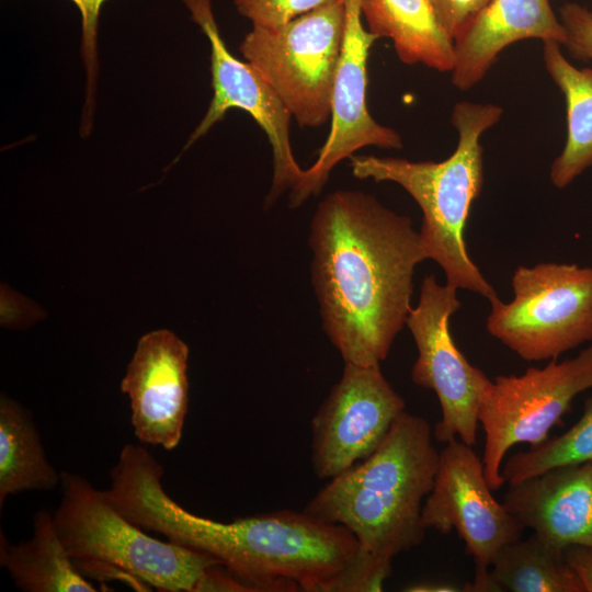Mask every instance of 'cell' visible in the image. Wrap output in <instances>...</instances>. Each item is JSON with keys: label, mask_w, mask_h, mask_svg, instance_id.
Returning <instances> with one entry per match:
<instances>
[{"label": "cell", "mask_w": 592, "mask_h": 592, "mask_svg": "<svg viewBox=\"0 0 592 592\" xmlns=\"http://www.w3.org/2000/svg\"><path fill=\"white\" fill-rule=\"evenodd\" d=\"M311 283L322 328L344 363L379 365L407 322L415 266L412 220L361 191L338 190L310 223Z\"/></svg>", "instance_id": "cell-1"}, {"label": "cell", "mask_w": 592, "mask_h": 592, "mask_svg": "<svg viewBox=\"0 0 592 592\" xmlns=\"http://www.w3.org/2000/svg\"><path fill=\"white\" fill-rule=\"evenodd\" d=\"M153 456L126 465L110 502L143 530L215 558L252 592H339L358 549L344 526L281 510L223 523L193 514L168 496Z\"/></svg>", "instance_id": "cell-2"}, {"label": "cell", "mask_w": 592, "mask_h": 592, "mask_svg": "<svg viewBox=\"0 0 592 592\" xmlns=\"http://www.w3.org/2000/svg\"><path fill=\"white\" fill-rule=\"evenodd\" d=\"M432 435L424 418L405 411L371 456L331 478L303 510L355 536L351 568L367 585L384 583L392 558L424 539L422 508L440 459Z\"/></svg>", "instance_id": "cell-3"}, {"label": "cell", "mask_w": 592, "mask_h": 592, "mask_svg": "<svg viewBox=\"0 0 592 592\" xmlns=\"http://www.w3.org/2000/svg\"><path fill=\"white\" fill-rule=\"evenodd\" d=\"M503 109L492 103L462 101L452 112L458 134L454 152L443 161H410L403 158L351 156L358 179L400 185L422 210L420 232L426 259L436 262L446 284L474 292L490 303L498 298L492 285L468 254L465 229L475 200L483 184L482 134L496 125Z\"/></svg>", "instance_id": "cell-4"}, {"label": "cell", "mask_w": 592, "mask_h": 592, "mask_svg": "<svg viewBox=\"0 0 592 592\" xmlns=\"http://www.w3.org/2000/svg\"><path fill=\"white\" fill-rule=\"evenodd\" d=\"M61 487L54 523L78 569L111 567L159 591L193 592L204 571L219 563L206 554L147 535L80 475L62 471Z\"/></svg>", "instance_id": "cell-5"}, {"label": "cell", "mask_w": 592, "mask_h": 592, "mask_svg": "<svg viewBox=\"0 0 592 592\" xmlns=\"http://www.w3.org/2000/svg\"><path fill=\"white\" fill-rule=\"evenodd\" d=\"M344 26V0H331L280 27H252L240 44L242 56L301 127L331 118Z\"/></svg>", "instance_id": "cell-6"}, {"label": "cell", "mask_w": 592, "mask_h": 592, "mask_svg": "<svg viewBox=\"0 0 592 592\" xmlns=\"http://www.w3.org/2000/svg\"><path fill=\"white\" fill-rule=\"evenodd\" d=\"M513 299L491 301L488 332L524 361L555 360L592 340V267L517 266Z\"/></svg>", "instance_id": "cell-7"}, {"label": "cell", "mask_w": 592, "mask_h": 592, "mask_svg": "<svg viewBox=\"0 0 592 592\" xmlns=\"http://www.w3.org/2000/svg\"><path fill=\"white\" fill-rule=\"evenodd\" d=\"M590 388L592 344L571 358H555L542 368L499 375L489 383L478 418L485 432V475L493 491L505 483L501 467L508 451L519 443L535 447L545 442L573 399Z\"/></svg>", "instance_id": "cell-8"}, {"label": "cell", "mask_w": 592, "mask_h": 592, "mask_svg": "<svg viewBox=\"0 0 592 592\" xmlns=\"http://www.w3.org/2000/svg\"><path fill=\"white\" fill-rule=\"evenodd\" d=\"M460 307L457 288L440 284L433 274L425 275L406 325L418 350L411 379L432 389L441 405L434 439L447 443L458 437L474 446L481 396L491 380L467 361L452 338L449 319Z\"/></svg>", "instance_id": "cell-9"}, {"label": "cell", "mask_w": 592, "mask_h": 592, "mask_svg": "<svg viewBox=\"0 0 592 592\" xmlns=\"http://www.w3.org/2000/svg\"><path fill=\"white\" fill-rule=\"evenodd\" d=\"M379 365L344 363L340 380L311 419V465L331 479L371 456L406 411Z\"/></svg>", "instance_id": "cell-10"}, {"label": "cell", "mask_w": 592, "mask_h": 592, "mask_svg": "<svg viewBox=\"0 0 592 592\" xmlns=\"http://www.w3.org/2000/svg\"><path fill=\"white\" fill-rule=\"evenodd\" d=\"M181 1L208 38L213 87L207 111L189 136L183 150L207 134L229 110L247 112L265 132L273 151V179L265 200V206L270 207L284 191L294 189L301 181L305 171L297 163L291 147L292 115L252 65L230 54L220 35L212 0Z\"/></svg>", "instance_id": "cell-11"}, {"label": "cell", "mask_w": 592, "mask_h": 592, "mask_svg": "<svg viewBox=\"0 0 592 592\" xmlns=\"http://www.w3.org/2000/svg\"><path fill=\"white\" fill-rule=\"evenodd\" d=\"M445 444L422 508V526L444 535L455 530L475 566L488 569L504 545L521 538L524 527L493 497L473 446L456 439Z\"/></svg>", "instance_id": "cell-12"}, {"label": "cell", "mask_w": 592, "mask_h": 592, "mask_svg": "<svg viewBox=\"0 0 592 592\" xmlns=\"http://www.w3.org/2000/svg\"><path fill=\"white\" fill-rule=\"evenodd\" d=\"M344 37L333 87L330 133L317 160L291 190L293 208L318 194L332 169L356 150L367 146L402 148L401 136L377 123L367 107V58L378 38L363 24L361 0H344Z\"/></svg>", "instance_id": "cell-13"}, {"label": "cell", "mask_w": 592, "mask_h": 592, "mask_svg": "<svg viewBox=\"0 0 592 592\" xmlns=\"http://www.w3.org/2000/svg\"><path fill=\"white\" fill-rule=\"evenodd\" d=\"M189 346L161 329L144 334L121 382L130 422L143 444L171 451L182 439L189 406Z\"/></svg>", "instance_id": "cell-14"}, {"label": "cell", "mask_w": 592, "mask_h": 592, "mask_svg": "<svg viewBox=\"0 0 592 592\" xmlns=\"http://www.w3.org/2000/svg\"><path fill=\"white\" fill-rule=\"evenodd\" d=\"M553 548L592 547V462L565 465L509 485L502 501Z\"/></svg>", "instance_id": "cell-15"}, {"label": "cell", "mask_w": 592, "mask_h": 592, "mask_svg": "<svg viewBox=\"0 0 592 592\" xmlns=\"http://www.w3.org/2000/svg\"><path fill=\"white\" fill-rule=\"evenodd\" d=\"M530 38L565 44V30L549 0H490L454 39L453 86L470 89L504 48Z\"/></svg>", "instance_id": "cell-16"}, {"label": "cell", "mask_w": 592, "mask_h": 592, "mask_svg": "<svg viewBox=\"0 0 592 592\" xmlns=\"http://www.w3.org/2000/svg\"><path fill=\"white\" fill-rule=\"evenodd\" d=\"M367 30L390 38L398 58L439 71L455 65L454 38L441 24L432 0H361Z\"/></svg>", "instance_id": "cell-17"}, {"label": "cell", "mask_w": 592, "mask_h": 592, "mask_svg": "<svg viewBox=\"0 0 592 592\" xmlns=\"http://www.w3.org/2000/svg\"><path fill=\"white\" fill-rule=\"evenodd\" d=\"M0 563L25 592H95L68 555L54 523L42 509L33 519V536L15 545L0 535Z\"/></svg>", "instance_id": "cell-18"}, {"label": "cell", "mask_w": 592, "mask_h": 592, "mask_svg": "<svg viewBox=\"0 0 592 592\" xmlns=\"http://www.w3.org/2000/svg\"><path fill=\"white\" fill-rule=\"evenodd\" d=\"M543 60L566 102L567 138L549 171L551 184L565 189L592 167V69L576 68L553 41L543 42Z\"/></svg>", "instance_id": "cell-19"}, {"label": "cell", "mask_w": 592, "mask_h": 592, "mask_svg": "<svg viewBox=\"0 0 592 592\" xmlns=\"http://www.w3.org/2000/svg\"><path fill=\"white\" fill-rule=\"evenodd\" d=\"M61 473L48 462L32 413L5 394L0 396V510L22 491H49Z\"/></svg>", "instance_id": "cell-20"}, {"label": "cell", "mask_w": 592, "mask_h": 592, "mask_svg": "<svg viewBox=\"0 0 592 592\" xmlns=\"http://www.w3.org/2000/svg\"><path fill=\"white\" fill-rule=\"evenodd\" d=\"M491 572L503 591L584 592L559 551L533 533L504 545L493 559Z\"/></svg>", "instance_id": "cell-21"}, {"label": "cell", "mask_w": 592, "mask_h": 592, "mask_svg": "<svg viewBox=\"0 0 592 592\" xmlns=\"http://www.w3.org/2000/svg\"><path fill=\"white\" fill-rule=\"evenodd\" d=\"M588 462H592V396L585 400L583 413L573 426L528 451L513 454L501 474L511 485L555 467Z\"/></svg>", "instance_id": "cell-22"}, {"label": "cell", "mask_w": 592, "mask_h": 592, "mask_svg": "<svg viewBox=\"0 0 592 592\" xmlns=\"http://www.w3.org/2000/svg\"><path fill=\"white\" fill-rule=\"evenodd\" d=\"M81 18V57L86 70V95L81 118V136L90 134L93 126L95 87L99 70L98 31L102 7L107 0H70Z\"/></svg>", "instance_id": "cell-23"}, {"label": "cell", "mask_w": 592, "mask_h": 592, "mask_svg": "<svg viewBox=\"0 0 592 592\" xmlns=\"http://www.w3.org/2000/svg\"><path fill=\"white\" fill-rule=\"evenodd\" d=\"M252 27L276 29L331 0H231Z\"/></svg>", "instance_id": "cell-24"}, {"label": "cell", "mask_w": 592, "mask_h": 592, "mask_svg": "<svg viewBox=\"0 0 592 592\" xmlns=\"http://www.w3.org/2000/svg\"><path fill=\"white\" fill-rule=\"evenodd\" d=\"M559 13L568 52L579 60H592V11L579 3L567 2L559 8Z\"/></svg>", "instance_id": "cell-25"}, {"label": "cell", "mask_w": 592, "mask_h": 592, "mask_svg": "<svg viewBox=\"0 0 592 592\" xmlns=\"http://www.w3.org/2000/svg\"><path fill=\"white\" fill-rule=\"evenodd\" d=\"M489 2L490 0H432L441 24L454 39Z\"/></svg>", "instance_id": "cell-26"}, {"label": "cell", "mask_w": 592, "mask_h": 592, "mask_svg": "<svg viewBox=\"0 0 592 592\" xmlns=\"http://www.w3.org/2000/svg\"><path fill=\"white\" fill-rule=\"evenodd\" d=\"M45 311L32 300L1 285V326L20 329L45 317Z\"/></svg>", "instance_id": "cell-27"}, {"label": "cell", "mask_w": 592, "mask_h": 592, "mask_svg": "<svg viewBox=\"0 0 592 592\" xmlns=\"http://www.w3.org/2000/svg\"><path fill=\"white\" fill-rule=\"evenodd\" d=\"M252 592L251 588L216 563L208 567L194 585L193 592Z\"/></svg>", "instance_id": "cell-28"}, {"label": "cell", "mask_w": 592, "mask_h": 592, "mask_svg": "<svg viewBox=\"0 0 592 592\" xmlns=\"http://www.w3.org/2000/svg\"><path fill=\"white\" fill-rule=\"evenodd\" d=\"M565 559L579 579L584 592H592V547L571 545L565 549Z\"/></svg>", "instance_id": "cell-29"}, {"label": "cell", "mask_w": 592, "mask_h": 592, "mask_svg": "<svg viewBox=\"0 0 592 592\" xmlns=\"http://www.w3.org/2000/svg\"><path fill=\"white\" fill-rule=\"evenodd\" d=\"M463 591H469V592H502L501 585L498 583L496 578L493 577L491 570L483 569V568H477L475 570V579L474 582L467 583Z\"/></svg>", "instance_id": "cell-30"}, {"label": "cell", "mask_w": 592, "mask_h": 592, "mask_svg": "<svg viewBox=\"0 0 592 592\" xmlns=\"http://www.w3.org/2000/svg\"><path fill=\"white\" fill-rule=\"evenodd\" d=\"M405 591L410 592H457L462 591L456 585L441 582H422L408 587Z\"/></svg>", "instance_id": "cell-31"}]
</instances>
